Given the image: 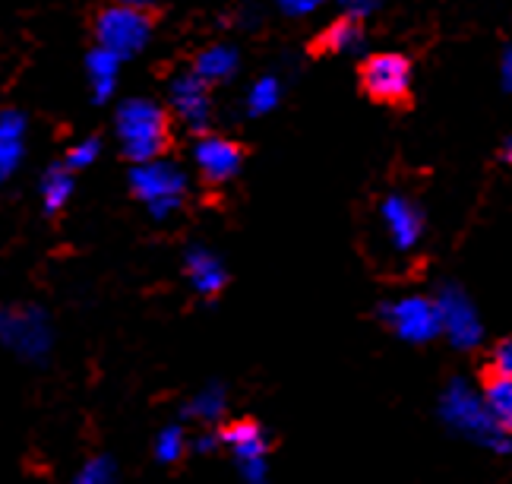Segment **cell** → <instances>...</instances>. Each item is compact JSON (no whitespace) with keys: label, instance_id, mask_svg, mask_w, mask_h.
I'll return each instance as SVG.
<instances>
[{"label":"cell","instance_id":"obj_1","mask_svg":"<svg viewBox=\"0 0 512 484\" xmlns=\"http://www.w3.org/2000/svg\"><path fill=\"white\" fill-rule=\"evenodd\" d=\"M440 415L449 424L452 431L468 437L478 447H487L494 453H509L512 440L503 434V428L497 424V418L490 415L484 396L465 380H452L443 396H440Z\"/></svg>","mask_w":512,"mask_h":484},{"label":"cell","instance_id":"obj_2","mask_svg":"<svg viewBox=\"0 0 512 484\" xmlns=\"http://www.w3.org/2000/svg\"><path fill=\"white\" fill-rule=\"evenodd\" d=\"M117 137H121L124 156L133 165H146L162 159V152L171 143V130H168V114L162 105H155L149 99H127L117 108Z\"/></svg>","mask_w":512,"mask_h":484},{"label":"cell","instance_id":"obj_3","mask_svg":"<svg viewBox=\"0 0 512 484\" xmlns=\"http://www.w3.org/2000/svg\"><path fill=\"white\" fill-rule=\"evenodd\" d=\"M130 190L136 200H143L149 206L155 219H168L171 212L181 209V203L187 197V174L165 159L133 165Z\"/></svg>","mask_w":512,"mask_h":484},{"label":"cell","instance_id":"obj_4","mask_svg":"<svg viewBox=\"0 0 512 484\" xmlns=\"http://www.w3.org/2000/svg\"><path fill=\"white\" fill-rule=\"evenodd\" d=\"M152 38V16L140 7L114 4L95 19V48H105L117 61L136 57Z\"/></svg>","mask_w":512,"mask_h":484},{"label":"cell","instance_id":"obj_5","mask_svg":"<svg viewBox=\"0 0 512 484\" xmlns=\"http://www.w3.org/2000/svg\"><path fill=\"white\" fill-rule=\"evenodd\" d=\"M411 83H415V70L405 54L383 51L373 54L361 67V86L373 102L383 105H402L411 95Z\"/></svg>","mask_w":512,"mask_h":484},{"label":"cell","instance_id":"obj_6","mask_svg":"<svg viewBox=\"0 0 512 484\" xmlns=\"http://www.w3.org/2000/svg\"><path fill=\"white\" fill-rule=\"evenodd\" d=\"M380 320L402 342H411V345H424L440 336L437 304H433V298H424V295H405L396 301H386L380 307Z\"/></svg>","mask_w":512,"mask_h":484},{"label":"cell","instance_id":"obj_7","mask_svg":"<svg viewBox=\"0 0 512 484\" xmlns=\"http://www.w3.org/2000/svg\"><path fill=\"white\" fill-rule=\"evenodd\" d=\"M377 212H380L383 235L396 254H411V250H418V244L424 238V209L411 193H402V190L386 193Z\"/></svg>","mask_w":512,"mask_h":484},{"label":"cell","instance_id":"obj_8","mask_svg":"<svg viewBox=\"0 0 512 484\" xmlns=\"http://www.w3.org/2000/svg\"><path fill=\"white\" fill-rule=\"evenodd\" d=\"M433 304H437V314H440V336H446L452 345L462 348V352H471V348L481 345L484 339L481 317L459 285H443L437 298H433Z\"/></svg>","mask_w":512,"mask_h":484},{"label":"cell","instance_id":"obj_9","mask_svg":"<svg viewBox=\"0 0 512 484\" xmlns=\"http://www.w3.org/2000/svg\"><path fill=\"white\" fill-rule=\"evenodd\" d=\"M193 162L200 168L203 181L228 184L244 168V149L241 143H234L228 137H200L193 146Z\"/></svg>","mask_w":512,"mask_h":484},{"label":"cell","instance_id":"obj_10","mask_svg":"<svg viewBox=\"0 0 512 484\" xmlns=\"http://www.w3.org/2000/svg\"><path fill=\"white\" fill-rule=\"evenodd\" d=\"M171 108H174V114L181 118V124L187 130L203 133L209 127V118H212L209 86L193 70L190 73H181L171 83Z\"/></svg>","mask_w":512,"mask_h":484},{"label":"cell","instance_id":"obj_11","mask_svg":"<svg viewBox=\"0 0 512 484\" xmlns=\"http://www.w3.org/2000/svg\"><path fill=\"white\" fill-rule=\"evenodd\" d=\"M45 317L26 307V311H0V342L23 355H42L48 348Z\"/></svg>","mask_w":512,"mask_h":484},{"label":"cell","instance_id":"obj_12","mask_svg":"<svg viewBox=\"0 0 512 484\" xmlns=\"http://www.w3.org/2000/svg\"><path fill=\"white\" fill-rule=\"evenodd\" d=\"M219 443H225V447L234 453L238 466H250V462H266V456L272 450V440L263 431V424L250 421V418L222 424V428H219Z\"/></svg>","mask_w":512,"mask_h":484},{"label":"cell","instance_id":"obj_13","mask_svg":"<svg viewBox=\"0 0 512 484\" xmlns=\"http://www.w3.org/2000/svg\"><path fill=\"white\" fill-rule=\"evenodd\" d=\"M184 273H187V279L193 285V292L203 295V298H215L225 288V282H228V273H225L222 260L215 257L212 250H206V247H190L187 250Z\"/></svg>","mask_w":512,"mask_h":484},{"label":"cell","instance_id":"obj_14","mask_svg":"<svg viewBox=\"0 0 512 484\" xmlns=\"http://www.w3.org/2000/svg\"><path fill=\"white\" fill-rule=\"evenodd\" d=\"M238 64H241V57L231 45H209V48H203L200 54H196L193 73L200 76L206 86L209 83H225V80H231L234 73H238Z\"/></svg>","mask_w":512,"mask_h":484},{"label":"cell","instance_id":"obj_15","mask_svg":"<svg viewBox=\"0 0 512 484\" xmlns=\"http://www.w3.org/2000/svg\"><path fill=\"white\" fill-rule=\"evenodd\" d=\"M117 61L114 54H108L105 48H92L86 57V73H89V83H92V99L95 102H108L114 89H117Z\"/></svg>","mask_w":512,"mask_h":484},{"label":"cell","instance_id":"obj_16","mask_svg":"<svg viewBox=\"0 0 512 484\" xmlns=\"http://www.w3.org/2000/svg\"><path fill=\"white\" fill-rule=\"evenodd\" d=\"M320 48L329 54H364L367 48V32L364 23H354V19H336L320 38Z\"/></svg>","mask_w":512,"mask_h":484},{"label":"cell","instance_id":"obj_17","mask_svg":"<svg viewBox=\"0 0 512 484\" xmlns=\"http://www.w3.org/2000/svg\"><path fill=\"white\" fill-rule=\"evenodd\" d=\"M484 402L490 415L497 418V424L503 428V434L512 440V380H503V377H494L490 374L487 383H484Z\"/></svg>","mask_w":512,"mask_h":484},{"label":"cell","instance_id":"obj_18","mask_svg":"<svg viewBox=\"0 0 512 484\" xmlns=\"http://www.w3.org/2000/svg\"><path fill=\"white\" fill-rule=\"evenodd\" d=\"M73 193V171L67 165H54L45 171L42 178V203H45V212H61L70 200Z\"/></svg>","mask_w":512,"mask_h":484},{"label":"cell","instance_id":"obj_19","mask_svg":"<svg viewBox=\"0 0 512 484\" xmlns=\"http://www.w3.org/2000/svg\"><path fill=\"white\" fill-rule=\"evenodd\" d=\"M225 402H228L225 399V386L212 383L187 405V415L196 418V421H203V424H219L222 415H225Z\"/></svg>","mask_w":512,"mask_h":484},{"label":"cell","instance_id":"obj_20","mask_svg":"<svg viewBox=\"0 0 512 484\" xmlns=\"http://www.w3.org/2000/svg\"><path fill=\"white\" fill-rule=\"evenodd\" d=\"M282 99V83L279 76H263V80H256L250 95H247V111L253 118H260V114H269L275 105Z\"/></svg>","mask_w":512,"mask_h":484},{"label":"cell","instance_id":"obj_21","mask_svg":"<svg viewBox=\"0 0 512 484\" xmlns=\"http://www.w3.org/2000/svg\"><path fill=\"white\" fill-rule=\"evenodd\" d=\"M184 453H187V434H184V428H165L159 434V440H155V456H159V462H165V466L181 462Z\"/></svg>","mask_w":512,"mask_h":484},{"label":"cell","instance_id":"obj_22","mask_svg":"<svg viewBox=\"0 0 512 484\" xmlns=\"http://www.w3.org/2000/svg\"><path fill=\"white\" fill-rule=\"evenodd\" d=\"M73 484H114V462L108 456H95L89 459L83 472L76 475Z\"/></svg>","mask_w":512,"mask_h":484},{"label":"cell","instance_id":"obj_23","mask_svg":"<svg viewBox=\"0 0 512 484\" xmlns=\"http://www.w3.org/2000/svg\"><path fill=\"white\" fill-rule=\"evenodd\" d=\"M98 152H102V143H98V137H89V140H83V143H76V146L67 152V168H70V171L89 168V165L98 159Z\"/></svg>","mask_w":512,"mask_h":484},{"label":"cell","instance_id":"obj_24","mask_svg":"<svg viewBox=\"0 0 512 484\" xmlns=\"http://www.w3.org/2000/svg\"><path fill=\"white\" fill-rule=\"evenodd\" d=\"M26 133V114L19 111H0V143H23Z\"/></svg>","mask_w":512,"mask_h":484},{"label":"cell","instance_id":"obj_25","mask_svg":"<svg viewBox=\"0 0 512 484\" xmlns=\"http://www.w3.org/2000/svg\"><path fill=\"white\" fill-rule=\"evenodd\" d=\"M339 10L345 19H354V23H364L373 13L380 10V0H339Z\"/></svg>","mask_w":512,"mask_h":484},{"label":"cell","instance_id":"obj_26","mask_svg":"<svg viewBox=\"0 0 512 484\" xmlns=\"http://www.w3.org/2000/svg\"><path fill=\"white\" fill-rule=\"evenodd\" d=\"M490 367H494V377L512 380V336L497 342L494 348V358H490Z\"/></svg>","mask_w":512,"mask_h":484},{"label":"cell","instance_id":"obj_27","mask_svg":"<svg viewBox=\"0 0 512 484\" xmlns=\"http://www.w3.org/2000/svg\"><path fill=\"white\" fill-rule=\"evenodd\" d=\"M19 159H23V143H0V184L16 171Z\"/></svg>","mask_w":512,"mask_h":484},{"label":"cell","instance_id":"obj_28","mask_svg":"<svg viewBox=\"0 0 512 484\" xmlns=\"http://www.w3.org/2000/svg\"><path fill=\"white\" fill-rule=\"evenodd\" d=\"M323 4V0H282V13L288 16H307Z\"/></svg>","mask_w":512,"mask_h":484},{"label":"cell","instance_id":"obj_29","mask_svg":"<svg viewBox=\"0 0 512 484\" xmlns=\"http://www.w3.org/2000/svg\"><path fill=\"white\" fill-rule=\"evenodd\" d=\"M500 80H503V89L512 95V42L503 48V57H500Z\"/></svg>","mask_w":512,"mask_h":484},{"label":"cell","instance_id":"obj_30","mask_svg":"<svg viewBox=\"0 0 512 484\" xmlns=\"http://www.w3.org/2000/svg\"><path fill=\"white\" fill-rule=\"evenodd\" d=\"M500 159L512 165V133H509V137L503 140V146H500Z\"/></svg>","mask_w":512,"mask_h":484},{"label":"cell","instance_id":"obj_31","mask_svg":"<svg viewBox=\"0 0 512 484\" xmlns=\"http://www.w3.org/2000/svg\"><path fill=\"white\" fill-rule=\"evenodd\" d=\"M117 4H124V7H140V10H146L152 0H117Z\"/></svg>","mask_w":512,"mask_h":484}]
</instances>
